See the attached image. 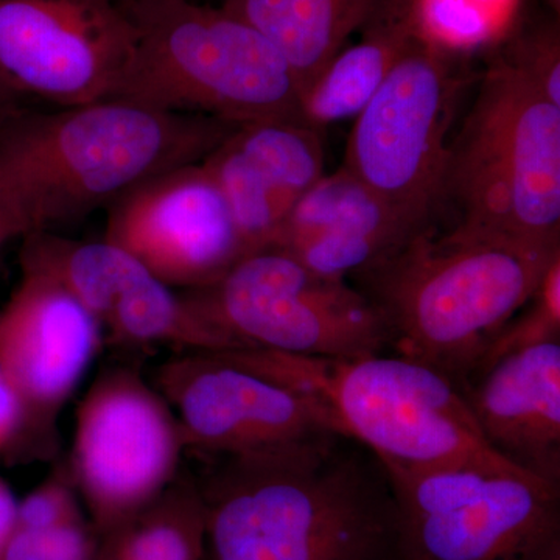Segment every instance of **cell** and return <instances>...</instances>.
<instances>
[{"instance_id": "ffe728a7", "label": "cell", "mask_w": 560, "mask_h": 560, "mask_svg": "<svg viewBox=\"0 0 560 560\" xmlns=\"http://www.w3.org/2000/svg\"><path fill=\"white\" fill-rule=\"evenodd\" d=\"M363 28L359 43L338 51L302 92L301 120L316 130L355 119L416 40L404 22L378 2Z\"/></svg>"}, {"instance_id": "5bb4252c", "label": "cell", "mask_w": 560, "mask_h": 560, "mask_svg": "<svg viewBox=\"0 0 560 560\" xmlns=\"http://www.w3.org/2000/svg\"><path fill=\"white\" fill-rule=\"evenodd\" d=\"M20 264L21 270L60 282L117 348L235 349L191 311L180 293L113 243L35 232L22 238Z\"/></svg>"}, {"instance_id": "f546056e", "label": "cell", "mask_w": 560, "mask_h": 560, "mask_svg": "<svg viewBox=\"0 0 560 560\" xmlns=\"http://www.w3.org/2000/svg\"><path fill=\"white\" fill-rule=\"evenodd\" d=\"M530 560H560V534L541 545Z\"/></svg>"}, {"instance_id": "9a60e30c", "label": "cell", "mask_w": 560, "mask_h": 560, "mask_svg": "<svg viewBox=\"0 0 560 560\" xmlns=\"http://www.w3.org/2000/svg\"><path fill=\"white\" fill-rule=\"evenodd\" d=\"M105 241L183 291L208 285L249 254L201 162L160 173L121 195L108 208Z\"/></svg>"}, {"instance_id": "277c9868", "label": "cell", "mask_w": 560, "mask_h": 560, "mask_svg": "<svg viewBox=\"0 0 560 560\" xmlns=\"http://www.w3.org/2000/svg\"><path fill=\"white\" fill-rule=\"evenodd\" d=\"M480 92L451 143L442 198L458 210L447 235L559 246L560 106L506 50H493Z\"/></svg>"}, {"instance_id": "83f0119b", "label": "cell", "mask_w": 560, "mask_h": 560, "mask_svg": "<svg viewBox=\"0 0 560 560\" xmlns=\"http://www.w3.org/2000/svg\"><path fill=\"white\" fill-rule=\"evenodd\" d=\"M18 500L10 486L0 477V560L5 555L7 544L16 523Z\"/></svg>"}, {"instance_id": "4316f807", "label": "cell", "mask_w": 560, "mask_h": 560, "mask_svg": "<svg viewBox=\"0 0 560 560\" xmlns=\"http://www.w3.org/2000/svg\"><path fill=\"white\" fill-rule=\"evenodd\" d=\"M21 425V407L13 389L0 374V452L9 451Z\"/></svg>"}, {"instance_id": "52a82bcc", "label": "cell", "mask_w": 560, "mask_h": 560, "mask_svg": "<svg viewBox=\"0 0 560 560\" xmlns=\"http://www.w3.org/2000/svg\"><path fill=\"white\" fill-rule=\"evenodd\" d=\"M180 296L235 349L353 359L389 348L388 327L366 294L279 248L254 250Z\"/></svg>"}, {"instance_id": "ba28073f", "label": "cell", "mask_w": 560, "mask_h": 560, "mask_svg": "<svg viewBox=\"0 0 560 560\" xmlns=\"http://www.w3.org/2000/svg\"><path fill=\"white\" fill-rule=\"evenodd\" d=\"M401 560H530L559 530V488L486 466L386 471Z\"/></svg>"}, {"instance_id": "e0dca14e", "label": "cell", "mask_w": 560, "mask_h": 560, "mask_svg": "<svg viewBox=\"0 0 560 560\" xmlns=\"http://www.w3.org/2000/svg\"><path fill=\"white\" fill-rule=\"evenodd\" d=\"M459 388L492 451L559 488L560 341L500 357Z\"/></svg>"}, {"instance_id": "4dcf8cb0", "label": "cell", "mask_w": 560, "mask_h": 560, "mask_svg": "<svg viewBox=\"0 0 560 560\" xmlns=\"http://www.w3.org/2000/svg\"><path fill=\"white\" fill-rule=\"evenodd\" d=\"M547 3L550 5L552 13H556V16H559L560 0H547Z\"/></svg>"}, {"instance_id": "7c38bea8", "label": "cell", "mask_w": 560, "mask_h": 560, "mask_svg": "<svg viewBox=\"0 0 560 560\" xmlns=\"http://www.w3.org/2000/svg\"><path fill=\"white\" fill-rule=\"evenodd\" d=\"M119 0H0V84L58 108L108 101L132 57Z\"/></svg>"}, {"instance_id": "9c48e42d", "label": "cell", "mask_w": 560, "mask_h": 560, "mask_svg": "<svg viewBox=\"0 0 560 560\" xmlns=\"http://www.w3.org/2000/svg\"><path fill=\"white\" fill-rule=\"evenodd\" d=\"M455 61L412 40L355 117L341 165L418 235L441 202L463 83Z\"/></svg>"}, {"instance_id": "603a6c76", "label": "cell", "mask_w": 560, "mask_h": 560, "mask_svg": "<svg viewBox=\"0 0 560 560\" xmlns=\"http://www.w3.org/2000/svg\"><path fill=\"white\" fill-rule=\"evenodd\" d=\"M551 341H560V254L548 265L528 302L490 342L474 372L508 353Z\"/></svg>"}, {"instance_id": "30bf717a", "label": "cell", "mask_w": 560, "mask_h": 560, "mask_svg": "<svg viewBox=\"0 0 560 560\" xmlns=\"http://www.w3.org/2000/svg\"><path fill=\"white\" fill-rule=\"evenodd\" d=\"M186 455L171 405L130 366L97 375L77 410L68 463L98 537L150 506Z\"/></svg>"}, {"instance_id": "7a4b0ae2", "label": "cell", "mask_w": 560, "mask_h": 560, "mask_svg": "<svg viewBox=\"0 0 560 560\" xmlns=\"http://www.w3.org/2000/svg\"><path fill=\"white\" fill-rule=\"evenodd\" d=\"M237 125L121 98L18 108L0 132V235L54 232L143 180L197 164Z\"/></svg>"}, {"instance_id": "d4e9b609", "label": "cell", "mask_w": 560, "mask_h": 560, "mask_svg": "<svg viewBox=\"0 0 560 560\" xmlns=\"http://www.w3.org/2000/svg\"><path fill=\"white\" fill-rule=\"evenodd\" d=\"M512 60L544 92L548 101L560 106V35L558 20L521 28L501 44Z\"/></svg>"}, {"instance_id": "ac0fdd59", "label": "cell", "mask_w": 560, "mask_h": 560, "mask_svg": "<svg viewBox=\"0 0 560 560\" xmlns=\"http://www.w3.org/2000/svg\"><path fill=\"white\" fill-rule=\"evenodd\" d=\"M416 237L374 191L340 167L324 173L296 202L271 248L285 250L320 276L346 280Z\"/></svg>"}, {"instance_id": "8992f818", "label": "cell", "mask_w": 560, "mask_h": 560, "mask_svg": "<svg viewBox=\"0 0 560 560\" xmlns=\"http://www.w3.org/2000/svg\"><path fill=\"white\" fill-rule=\"evenodd\" d=\"M246 353L311 393L338 433L371 452L385 471L444 466L523 471L482 438L458 383L422 361L385 352L353 359H305L264 349Z\"/></svg>"}, {"instance_id": "cb8c5ba5", "label": "cell", "mask_w": 560, "mask_h": 560, "mask_svg": "<svg viewBox=\"0 0 560 560\" xmlns=\"http://www.w3.org/2000/svg\"><path fill=\"white\" fill-rule=\"evenodd\" d=\"M98 540L86 518L46 528H14L3 560H95Z\"/></svg>"}, {"instance_id": "44dd1931", "label": "cell", "mask_w": 560, "mask_h": 560, "mask_svg": "<svg viewBox=\"0 0 560 560\" xmlns=\"http://www.w3.org/2000/svg\"><path fill=\"white\" fill-rule=\"evenodd\" d=\"M95 560H202L205 521L197 478H178L150 506L98 537Z\"/></svg>"}, {"instance_id": "f1b7e54d", "label": "cell", "mask_w": 560, "mask_h": 560, "mask_svg": "<svg viewBox=\"0 0 560 560\" xmlns=\"http://www.w3.org/2000/svg\"><path fill=\"white\" fill-rule=\"evenodd\" d=\"M16 97L0 84V132L5 128L7 121L16 113Z\"/></svg>"}, {"instance_id": "2e32d148", "label": "cell", "mask_w": 560, "mask_h": 560, "mask_svg": "<svg viewBox=\"0 0 560 560\" xmlns=\"http://www.w3.org/2000/svg\"><path fill=\"white\" fill-rule=\"evenodd\" d=\"M248 253L271 248L296 202L324 175L320 131L301 120L237 125L205 160Z\"/></svg>"}, {"instance_id": "6da1fadb", "label": "cell", "mask_w": 560, "mask_h": 560, "mask_svg": "<svg viewBox=\"0 0 560 560\" xmlns=\"http://www.w3.org/2000/svg\"><path fill=\"white\" fill-rule=\"evenodd\" d=\"M346 442L201 459L202 560H401L386 471Z\"/></svg>"}, {"instance_id": "5b68a950", "label": "cell", "mask_w": 560, "mask_h": 560, "mask_svg": "<svg viewBox=\"0 0 560 560\" xmlns=\"http://www.w3.org/2000/svg\"><path fill=\"white\" fill-rule=\"evenodd\" d=\"M119 2L136 47L114 98L232 125L301 120L296 73L246 22L190 0Z\"/></svg>"}, {"instance_id": "4fadbf2b", "label": "cell", "mask_w": 560, "mask_h": 560, "mask_svg": "<svg viewBox=\"0 0 560 560\" xmlns=\"http://www.w3.org/2000/svg\"><path fill=\"white\" fill-rule=\"evenodd\" d=\"M103 342L101 327L57 280L22 270L0 308V374L20 401L14 459H55L58 419Z\"/></svg>"}, {"instance_id": "3957f363", "label": "cell", "mask_w": 560, "mask_h": 560, "mask_svg": "<svg viewBox=\"0 0 560 560\" xmlns=\"http://www.w3.org/2000/svg\"><path fill=\"white\" fill-rule=\"evenodd\" d=\"M558 254L560 246L458 241L429 230L361 275L394 353L430 364L459 386Z\"/></svg>"}, {"instance_id": "d6986e66", "label": "cell", "mask_w": 560, "mask_h": 560, "mask_svg": "<svg viewBox=\"0 0 560 560\" xmlns=\"http://www.w3.org/2000/svg\"><path fill=\"white\" fill-rule=\"evenodd\" d=\"M378 0H224L223 9L270 40L302 92L370 20Z\"/></svg>"}, {"instance_id": "1f68e13d", "label": "cell", "mask_w": 560, "mask_h": 560, "mask_svg": "<svg viewBox=\"0 0 560 560\" xmlns=\"http://www.w3.org/2000/svg\"><path fill=\"white\" fill-rule=\"evenodd\" d=\"M5 243H3L2 241H0V250H2L3 248H5Z\"/></svg>"}, {"instance_id": "484cf974", "label": "cell", "mask_w": 560, "mask_h": 560, "mask_svg": "<svg viewBox=\"0 0 560 560\" xmlns=\"http://www.w3.org/2000/svg\"><path fill=\"white\" fill-rule=\"evenodd\" d=\"M79 497L68 464H58L46 480L18 501L14 528H46L81 521L84 515Z\"/></svg>"}, {"instance_id": "8fae6325", "label": "cell", "mask_w": 560, "mask_h": 560, "mask_svg": "<svg viewBox=\"0 0 560 560\" xmlns=\"http://www.w3.org/2000/svg\"><path fill=\"white\" fill-rule=\"evenodd\" d=\"M153 385L175 412L186 453L200 459L340 434L318 399L242 349L179 352L158 368Z\"/></svg>"}, {"instance_id": "7402d4cb", "label": "cell", "mask_w": 560, "mask_h": 560, "mask_svg": "<svg viewBox=\"0 0 560 560\" xmlns=\"http://www.w3.org/2000/svg\"><path fill=\"white\" fill-rule=\"evenodd\" d=\"M412 38L451 58L495 50L522 25L525 0H378Z\"/></svg>"}]
</instances>
